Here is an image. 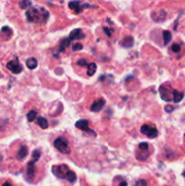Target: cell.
<instances>
[{
  "instance_id": "1",
  "label": "cell",
  "mask_w": 185,
  "mask_h": 186,
  "mask_svg": "<svg viewBox=\"0 0 185 186\" xmlns=\"http://www.w3.org/2000/svg\"><path fill=\"white\" fill-rule=\"evenodd\" d=\"M27 18L32 23H45L49 17V12L41 6L29 7L26 13Z\"/></svg>"
},
{
  "instance_id": "2",
  "label": "cell",
  "mask_w": 185,
  "mask_h": 186,
  "mask_svg": "<svg viewBox=\"0 0 185 186\" xmlns=\"http://www.w3.org/2000/svg\"><path fill=\"white\" fill-rule=\"evenodd\" d=\"M54 146L60 152L65 154H69L71 152V148L69 147L67 141L63 137H58L54 142Z\"/></svg>"
},
{
  "instance_id": "3",
  "label": "cell",
  "mask_w": 185,
  "mask_h": 186,
  "mask_svg": "<svg viewBox=\"0 0 185 186\" xmlns=\"http://www.w3.org/2000/svg\"><path fill=\"white\" fill-rule=\"evenodd\" d=\"M54 174L60 179H66V174L70 171L67 165H57L52 169Z\"/></svg>"
},
{
  "instance_id": "4",
  "label": "cell",
  "mask_w": 185,
  "mask_h": 186,
  "mask_svg": "<svg viewBox=\"0 0 185 186\" xmlns=\"http://www.w3.org/2000/svg\"><path fill=\"white\" fill-rule=\"evenodd\" d=\"M141 133L146 135L149 138H155L158 136V130L150 124H144L141 127Z\"/></svg>"
},
{
  "instance_id": "5",
  "label": "cell",
  "mask_w": 185,
  "mask_h": 186,
  "mask_svg": "<svg viewBox=\"0 0 185 186\" xmlns=\"http://www.w3.org/2000/svg\"><path fill=\"white\" fill-rule=\"evenodd\" d=\"M6 68L8 70H10L12 73L14 74H20L22 71H23V67L22 66L19 64L18 60L17 59H15V60H12V61H9L6 65Z\"/></svg>"
},
{
  "instance_id": "6",
  "label": "cell",
  "mask_w": 185,
  "mask_h": 186,
  "mask_svg": "<svg viewBox=\"0 0 185 186\" xmlns=\"http://www.w3.org/2000/svg\"><path fill=\"white\" fill-rule=\"evenodd\" d=\"M105 105V100L101 98V99H98V100L94 101L92 104L90 109H91V111L94 112V113H97V112H100L103 109Z\"/></svg>"
},
{
  "instance_id": "7",
  "label": "cell",
  "mask_w": 185,
  "mask_h": 186,
  "mask_svg": "<svg viewBox=\"0 0 185 186\" xmlns=\"http://www.w3.org/2000/svg\"><path fill=\"white\" fill-rule=\"evenodd\" d=\"M75 127L83 130V131H85V132H89V133H94V131L92 129L89 128V124H88V121L87 120H84V119H82V120H79L75 123Z\"/></svg>"
},
{
  "instance_id": "8",
  "label": "cell",
  "mask_w": 185,
  "mask_h": 186,
  "mask_svg": "<svg viewBox=\"0 0 185 186\" xmlns=\"http://www.w3.org/2000/svg\"><path fill=\"white\" fill-rule=\"evenodd\" d=\"M85 37L84 34L83 33V31L80 29V28H76L74 29L70 35H69V39L70 41H73V40H79V39H84Z\"/></svg>"
},
{
  "instance_id": "9",
  "label": "cell",
  "mask_w": 185,
  "mask_h": 186,
  "mask_svg": "<svg viewBox=\"0 0 185 186\" xmlns=\"http://www.w3.org/2000/svg\"><path fill=\"white\" fill-rule=\"evenodd\" d=\"M37 162H35L34 160L30 161L27 163V174L29 178H33L35 176V173H36V164Z\"/></svg>"
},
{
  "instance_id": "10",
  "label": "cell",
  "mask_w": 185,
  "mask_h": 186,
  "mask_svg": "<svg viewBox=\"0 0 185 186\" xmlns=\"http://www.w3.org/2000/svg\"><path fill=\"white\" fill-rule=\"evenodd\" d=\"M160 93H161V96L163 100L169 102V101H172L173 100V95L169 94L168 92V88L167 87H164V85H162L160 87Z\"/></svg>"
},
{
  "instance_id": "11",
  "label": "cell",
  "mask_w": 185,
  "mask_h": 186,
  "mask_svg": "<svg viewBox=\"0 0 185 186\" xmlns=\"http://www.w3.org/2000/svg\"><path fill=\"white\" fill-rule=\"evenodd\" d=\"M151 17L154 21H157V22H161V21H163L166 17V13L162 10V11H159V12H155V13H152L151 15Z\"/></svg>"
},
{
  "instance_id": "12",
  "label": "cell",
  "mask_w": 185,
  "mask_h": 186,
  "mask_svg": "<svg viewBox=\"0 0 185 186\" xmlns=\"http://www.w3.org/2000/svg\"><path fill=\"white\" fill-rule=\"evenodd\" d=\"M27 152H28V148L26 145H22L20 147V149H19L18 152H17V155H16L17 160L23 161L27 156Z\"/></svg>"
},
{
  "instance_id": "13",
  "label": "cell",
  "mask_w": 185,
  "mask_h": 186,
  "mask_svg": "<svg viewBox=\"0 0 185 186\" xmlns=\"http://www.w3.org/2000/svg\"><path fill=\"white\" fill-rule=\"evenodd\" d=\"M184 98V93L183 92H180L178 90H173V100L174 103H180L182 102V100Z\"/></svg>"
},
{
  "instance_id": "14",
  "label": "cell",
  "mask_w": 185,
  "mask_h": 186,
  "mask_svg": "<svg viewBox=\"0 0 185 186\" xmlns=\"http://www.w3.org/2000/svg\"><path fill=\"white\" fill-rule=\"evenodd\" d=\"M133 44H134V39L131 36L125 37L123 38V40L121 42V45L125 48H130V47L133 46Z\"/></svg>"
},
{
  "instance_id": "15",
  "label": "cell",
  "mask_w": 185,
  "mask_h": 186,
  "mask_svg": "<svg viewBox=\"0 0 185 186\" xmlns=\"http://www.w3.org/2000/svg\"><path fill=\"white\" fill-rule=\"evenodd\" d=\"M96 70H97V66H96V64H95V63H90V64L88 65V66H87V72H86V74H87L88 76H93L94 74H95Z\"/></svg>"
},
{
  "instance_id": "16",
  "label": "cell",
  "mask_w": 185,
  "mask_h": 186,
  "mask_svg": "<svg viewBox=\"0 0 185 186\" xmlns=\"http://www.w3.org/2000/svg\"><path fill=\"white\" fill-rule=\"evenodd\" d=\"M37 123L42 128V129H46L48 127V122L46 121L45 118L42 116H38L37 120Z\"/></svg>"
},
{
  "instance_id": "17",
  "label": "cell",
  "mask_w": 185,
  "mask_h": 186,
  "mask_svg": "<svg viewBox=\"0 0 185 186\" xmlns=\"http://www.w3.org/2000/svg\"><path fill=\"white\" fill-rule=\"evenodd\" d=\"M26 64H27V67H28L29 69H35L37 66V65H38L37 60L35 57H30V58H28V59L27 60Z\"/></svg>"
},
{
  "instance_id": "18",
  "label": "cell",
  "mask_w": 185,
  "mask_h": 186,
  "mask_svg": "<svg viewBox=\"0 0 185 186\" xmlns=\"http://www.w3.org/2000/svg\"><path fill=\"white\" fill-rule=\"evenodd\" d=\"M70 45V39L69 38H64L59 45V52H64L67 46Z\"/></svg>"
},
{
  "instance_id": "19",
  "label": "cell",
  "mask_w": 185,
  "mask_h": 186,
  "mask_svg": "<svg viewBox=\"0 0 185 186\" xmlns=\"http://www.w3.org/2000/svg\"><path fill=\"white\" fill-rule=\"evenodd\" d=\"M162 37H163V43H164V45H167L170 42H171V40H172V33L170 32V31H163L162 32Z\"/></svg>"
},
{
  "instance_id": "20",
  "label": "cell",
  "mask_w": 185,
  "mask_h": 186,
  "mask_svg": "<svg viewBox=\"0 0 185 186\" xmlns=\"http://www.w3.org/2000/svg\"><path fill=\"white\" fill-rule=\"evenodd\" d=\"M76 179H77L76 174L74 173V172H73V171H71V170H70V171L67 173V174H66V180H67L69 183L74 184V182L76 181Z\"/></svg>"
},
{
  "instance_id": "21",
  "label": "cell",
  "mask_w": 185,
  "mask_h": 186,
  "mask_svg": "<svg viewBox=\"0 0 185 186\" xmlns=\"http://www.w3.org/2000/svg\"><path fill=\"white\" fill-rule=\"evenodd\" d=\"M27 117L28 122H33V121H34V120L37 117V111H35V110H31V111L27 113Z\"/></svg>"
},
{
  "instance_id": "22",
  "label": "cell",
  "mask_w": 185,
  "mask_h": 186,
  "mask_svg": "<svg viewBox=\"0 0 185 186\" xmlns=\"http://www.w3.org/2000/svg\"><path fill=\"white\" fill-rule=\"evenodd\" d=\"M40 156H41V152H40V150H35L34 152H33V154H32V160H34L35 162H37L38 160H39V158H40Z\"/></svg>"
},
{
  "instance_id": "23",
  "label": "cell",
  "mask_w": 185,
  "mask_h": 186,
  "mask_svg": "<svg viewBox=\"0 0 185 186\" xmlns=\"http://www.w3.org/2000/svg\"><path fill=\"white\" fill-rule=\"evenodd\" d=\"M80 4H81V3H80L79 1H73V2H70V3L68 4V5H69V7H70L71 9L75 10V9L77 8V6H78Z\"/></svg>"
},
{
  "instance_id": "24",
  "label": "cell",
  "mask_w": 185,
  "mask_h": 186,
  "mask_svg": "<svg viewBox=\"0 0 185 186\" xmlns=\"http://www.w3.org/2000/svg\"><path fill=\"white\" fill-rule=\"evenodd\" d=\"M32 5V2H27V1H23L19 3V5L21 8H27Z\"/></svg>"
},
{
  "instance_id": "25",
  "label": "cell",
  "mask_w": 185,
  "mask_h": 186,
  "mask_svg": "<svg viewBox=\"0 0 185 186\" xmlns=\"http://www.w3.org/2000/svg\"><path fill=\"white\" fill-rule=\"evenodd\" d=\"M77 65L80 66H88L87 65V61L84 58H81L77 61Z\"/></svg>"
},
{
  "instance_id": "26",
  "label": "cell",
  "mask_w": 185,
  "mask_h": 186,
  "mask_svg": "<svg viewBox=\"0 0 185 186\" xmlns=\"http://www.w3.org/2000/svg\"><path fill=\"white\" fill-rule=\"evenodd\" d=\"M134 186H147V182L144 179H140L135 183Z\"/></svg>"
},
{
  "instance_id": "27",
  "label": "cell",
  "mask_w": 185,
  "mask_h": 186,
  "mask_svg": "<svg viewBox=\"0 0 185 186\" xmlns=\"http://www.w3.org/2000/svg\"><path fill=\"white\" fill-rule=\"evenodd\" d=\"M171 49L173 51V52H175V53H178V52H180L181 51V46L178 45V44H173V45H172V47H171Z\"/></svg>"
},
{
  "instance_id": "28",
  "label": "cell",
  "mask_w": 185,
  "mask_h": 186,
  "mask_svg": "<svg viewBox=\"0 0 185 186\" xmlns=\"http://www.w3.org/2000/svg\"><path fill=\"white\" fill-rule=\"evenodd\" d=\"M72 49H73V51H80V50L83 49V45H82V44H79V43L74 44L73 47H72Z\"/></svg>"
},
{
  "instance_id": "29",
  "label": "cell",
  "mask_w": 185,
  "mask_h": 186,
  "mask_svg": "<svg viewBox=\"0 0 185 186\" xmlns=\"http://www.w3.org/2000/svg\"><path fill=\"white\" fill-rule=\"evenodd\" d=\"M139 148L141 149V150H143V151H146L147 152L149 149V145L147 143H141L139 145Z\"/></svg>"
},
{
  "instance_id": "30",
  "label": "cell",
  "mask_w": 185,
  "mask_h": 186,
  "mask_svg": "<svg viewBox=\"0 0 185 186\" xmlns=\"http://www.w3.org/2000/svg\"><path fill=\"white\" fill-rule=\"evenodd\" d=\"M0 186H15V184L11 182V181H4V182H1L0 183Z\"/></svg>"
},
{
  "instance_id": "31",
  "label": "cell",
  "mask_w": 185,
  "mask_h": 186,
  "mask_svg": "<svg viewBox=\"0 0 185 186\" xmlns=\"http://www.w3.org/2000/svg\"><path fill=\"white\" fill-rule=\"evenodd\" d=\"M164 110H165V112H167V113H172V112L174 110V108L172 106H166L164 107Z\"/></svg>"
},
{
  "instance_id": "32",
  "label": "cell",
  "mask_w": 185,
  "mask_h": 186,
  "mask_svg": "<svg viewBox=\"0 0 185 186\" xmlns=\"http://www.w3.org/2000/svg\"><path fill=\"white\" fill-rule=\"evenodd\" d=\"M113 30L112 29V30H109V28H106V27H104V32L108 36V37H111L112 35V32Z\"/></svg>"
},
{
  "instance_id": "33",
  "label": "cell",
  "mask_w": 185,
  "mask_h": 186,
  "mask_svg": "<svg viewBox=\"0 0 185 186\" xmlns=\"http://www.w3.org/2000/svg\"><path fill=\"white\" fill-rule=\"evenodd\" d=\"M119 186H128V184H127L126 182H122V183L119 184Z\"/></svg>"
},
{
  "instance_id": "34",
  "label": "cell",
  "mask_w": 185,
  "mask_h": 186,
  "mask_svg": "<svg viewBox=\"0 0 185 186\" xmlns=\"http://www.w3.org/2000/svg\"><path fill=\"white\" fill-rule=\"evenodd\" d=\"M183 175L185 177V172H183Z\"/></svg>"
},
{
  "instance_id": "35",
  "label": "cell",
  "mask_w": 185,
  "mask_h": 186,
  "mask_svg": "<svg viewBox=\"0 0 185 186\" xmlns=\"http://www.w3.org/2000/svg\"><path fill=\"white\" fill-rule=\"evenodd\" d=\"M0 160H1V157H0Z\"/></svg>"
},
{
  "instance_id": "36",
  "label": "cell",
  "mask_w": 185,
  "mask_h": 186,
  "mask_svg": "<svg viewBox=\"0 0 185 186\" xmlns=\"http://www.w3.org/2000/svg\"><path fill=\"white\" fill-rule=\"evenodd\" d=\"M184 135H185V134H184Z\"/></svg>"
}]
</instances>
